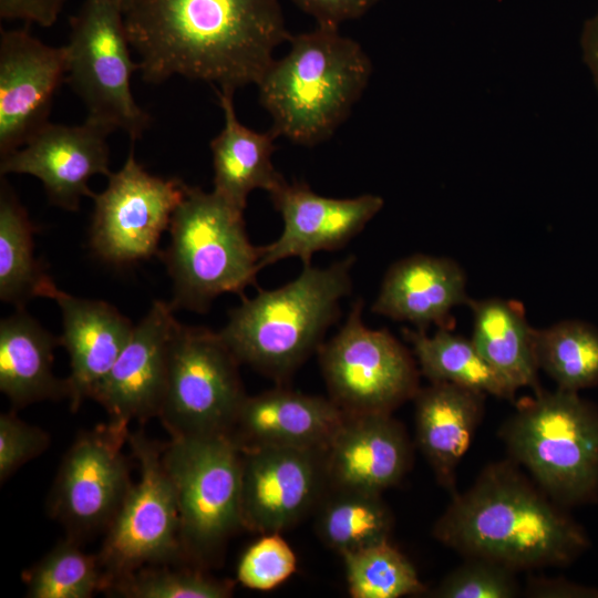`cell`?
I'll return each instance as SVG.
<instances>
[{
    "label": "cell",
    "mask_w": 598,
    "mask_h": 598,
    "mask_svg": "<svg viewBox=\"0 0 598 598\" xmlns=\"http://www.w3.org/2000/svg\"><path fill=\"white\" fill-rule=\"evenodd\" d=\"M297 569V557L280 533L262 534L243 554L237 566L239 582L255 590H270Z\"/></svg>",
    "instance_id": "cell-35"
},
{
    "label": "cell",
    "mask_w": 598,
    "mask_h": 598,
    "mask_svg": "<svg viewBox=\"0 0 598 598\" xmlns=\"http://www.w3.org/2000/svg\"><path fill=\"white\" fill-rule=\"evenodd\" d=\"M127 444L138 462L140 478L106 529L97 553L102 592L112 581L140 568L187 559L175 488L162 458L164 444L141 431L130 432Z\"/></svg>",
    "instance_id": "cell-9"
},
{
    "label": "cell",
    "mask_w": 598,
    "mask_h": 598,
    "mask_svg": "<svg viewBox=\"0 0 598 598\" xmlns=\"http://www.w3.org/2000/svg\"><path fill=\"white\" fill-rule=\"evenodd\" d=\"M128 423L109 420L79 434L64 454L48 512L78 540L106 532L133 482L124 446Z\"/></svg>",
    "instance_id": "cell-12"
},
{
    "label": "cell",
    "mask_w": 598,
    "mask_h": 598,
    "mask_svg": "<svg viewBox=\"0 0 598 598\" xmlns=\"http://www.w3.org/2000/svg\"><path fill=\"white\" fill-rule=\"evenodd\" d=\"M233 90H217L224 126L212 140L214 192L245 212L255 189L274 192L286 182L272 164L275 138L271 131L256 132L237 118Z\"/></svg>",
    "instance_id": "cell-24"
},
{
    "label": "cell",
    "mask_w": 598,
    "mask_h": 598,
    "mask_svg": "<svg viewBox=\"0 0 598 598\" xmlns=\"http://www.w3.org/2000/svg\"><path fill=\"white\" fill-rule=\"evenodd\" d=\"M162 259L173 283L169 305L205 312L223 293H238L256 285L261 247L246 233L244 212L214 190L186 186L169 227Z\"/></svg>",
    "instance_id": "cell-6"
},
{
    "label": "cell",
    "mask_w": 598,
    "mask_h": 598,
    "mask_svg": "<svg viewBox=\"0 0 598 598\" xmlns=\"http://www.w3.org/2000/svg\"><path fill=\"white\" fill-rule=\"evenodd\" d=\"M103 592L124 598H227L233 584L199 569L151 565L112 581Z\"/></svg>",
    "instance_id": "cell-33"
},
{
    "label": "cell",
    "mask_w": 598,
    "mask_h": 598,
    "mask_svg": "<svg viewBox=\"0 0 598 598\" xmlns=\"http://www.w3.org/2000/svg\"><path fill=\"white\" fill-rule=\"evenodd\" d=\"M244 528L281 533L313 511L328 488L324 452L283 446L240 450Z\"/></svg>",
    "instance_id": "cell-14"
},
{
    "label": "cell",
    "mask_w": 598,
    "mask_h": 598,
    "mask_svg": "<svg viewBox=\"0 0 598 598\" xmlns=\"http://www.w3.org/2000/svg\"><path fill=\"white\" fill-rule=\"evenodd\" d=\"M169 302L155 300L99 384L92 400L111 420L131 423L159 414L167 384L172 339L178 321Z\"/></svg>",
    "instance_id": "cell-18"
},
{
    "label": "cell",
    "mask_w": 598,
    "mask_h": 598,
    "mask_svg": "<svg viewBox=\"0 0 598 598\" xmlns=\"http://www.w3.org/2000/svg\"><path fill=\"white\" fill-rule=\"evenodd\" d=\"M421 375L430 382H447L504 400H514L517 389L481 354L472 339L453 333L447 327L433 336L404 328Z\"/></svg>",
    "instance_id": "cell-27"
},
{
    "label": "cell",
    "mask_w": 598,
    "mask_h": 598,
    "mask_svg": "<svg viewBox=\"0 0 598 598\" xmlns=\"http://www.w3.org/2000/svg\"><path fill=\"white\" fill-rule=\"evenodd\" d=\"M486 394L430 382L413 398L416 445L441 486L454 493L455 472L482 421Z\"/></svg>",
    "instance_id": "cell-23"
},
{
    "label": "cell",
    "mask_w": 598,
    "mask_h": 598,
    "mask_svg": "<svg viewBox=\"0 0 598 598\" xmlns=\"http://www.w3.org/2000/svg\"><path fill=\"white\" fill-rule=\"evenodd\" d=\"M472 341L487 362L517 390L539 391L534 330L519 303L499 298L470 299Z\"/></svg>",
    "instance_id": "cell-26"
},
{
    "label": "cell",
    "mask_w": 598,
    "mask_h": 598,
    "mask_svg": "<svg viewBox=\"0 0 598 598\" xmlns=\"http://www.w3.org/2000/svg\"><path fill=\"white\" fill-rule=\"evenodd\" d=\"M61 346L24 308L0 322V391L13 406L68 398L66 379L53 374V352Z\"/></svg>",
    "instance_id": "cell-25"
},
{
    "label": "cell",
    "mask_w": 598,
    "mask_h": 598,
    "mask_svg": "<svg viewBox=\"0 0 598 598\" xmlns=\"http://www.w3.org/2000/svg\"><path fill=\"white\" fill-rule=\"evenodd\" d=\"M43 298L56 302L62 313L60 343L69 353L66 378L70 408L76 412L92 399L127 343L134 324L114 306L103 300L72 296L52 281Z\"/></svg>",
    "instance_id": "cell-21"
},
{
    "label": "cell",
    "mask_w": 598,
    "mask_h": 598,
    "mask_svg": "<svg viewBox=\"0 0 598 598\" xmlns=\"http://www.w3.org/2000/svg\"><path fill=\"white\" fill-rule=\"evenodd\" d=\"M32 224L12 188L0 182V299L22 309L53 281L34 258Z\"/></svg>",
    "instance_id": "cell-28"
},
{
    "label": "cell",
    "mask_w": 598,
    "mask_h": 598,
    "mask_svg": "<svg viewBox=\"0 0 598 598\" xmlns=\"http://www.w3.org/2000/svg\"><path fill=\"white\" fill-rule=\"evenodd\" d=\"M66 0H0V17L40 27L53 25Z\"/></svg>",
    "instance_id": "cell-38"
},
{
    "label": "cell",
    "mask_w": 598,
    "mask_h": 598,
    "mask_svg": "<svg viewBox=\"0 0 598 598\" xmlns=\"http://www.w3.org/2000/svg\"><path fill=\"white\" fill-rule=\"evenodd\" d=\"M50 435L20 420L13 411L0 415V481L3 483L27 462L42 454Z\"/></svg>",
    "instance_id": "cell-36"
},
{
    "label": "cell",
    "mask_w": 598,
    "mask_h": 598,
    "mask_svg": "<svg viewBox=\"0 0 598 598\" xmlns=\"http://www.w3.org/2000/svg\"><path fill=\"white\" fill-rule=\"evenodd\" d=\"M466 283L465 271L455 260L411 255L388 269L371 310L422 331L431 324L446 327L451 311L470 300Z\"/></svg>",
    "instance_id": "cell-22"
},
{
    "label": "cell",
    "mask_w": 598,
    "mask_h": 598,
    "mask_svg": "<svg viewBox=\"0 0 598 598\" xmlns=\"http://www.w3.org/2000/svg\"><path fill=\"white\" fill-rule=\"evenodd\" d=\"M324 461L328 487L381 494L410 470L412 446L392 413L347 414Z\"/></svg>",
    "instance_id": "cell-19"
},
{
    "label": "cell",
    "mask_w": 598,
    "mask_h": 598,
    "mask_svg": "<svg viewBox=\"0 0 598 598\" xmlns=\"http://www.w3.org/2000/svg\"><path fill=\"white\" fill-rule=\"evenodd\" d=\"M363 301L352 305L339 331L318 350L329 398L346 414L392 413L420 389V370L389 330L368 328Z\"/></svg>",
    "instance_id": "cell-11"
},
{
    "label": "cell",
    "mask_w": 598,
    "mask_h": 598,
    "mask_svg": "<svg viewBox=\"0 0 598 598\" xmlns=\"http://www.w3.org/2000/svg\"><path fill=\"white\" fill-rule=\"evenodd\" d=\"M353 265V256L326 268L306 265L277 289L243 296L219 334L240 363L279 383L287 380L318 352L338 320L340 301L352 289Z\"/></svg>",
    "instance_id": "cell-4"
},
{
    "label": "cell",
    "mask_w": 598,
    "mask_h": 598,
    "mask_svg": "<svg viewBox=\"0 0 598 598\" xmlns=\"http://www.w3.org/2000/svg\"><path fill=\"white\" fill-rule=\"evenodd\" d=\"M239 364L219 332L177 323L158 414L171 437L228 435L247 396Z\"/></svg>",
    "instance_id": "cell-10"
},
{
    "label": "cell",
    "mask_w": 598,
    "mask_h": 598,
    "mask_svg": "<svg viewBox=\"0 0 598 598\" xmlns=\"http://www.w3.org/2000/svg\"><path fill=\"white\" fill-rule=\"evenodd\" d=\"M536 363L557 389L579 392L598 384V329L580 320H563L534 330Z\"/></svg>",
    "instance_id": "cell-30"
},
{
    "label": "cell",
    "mask_w": 598,
    "mask_h": 598,
    "mask_svg": "<svg viewBox=\"0 0 598 598\" xmlns=\"http://www.w3.org/2000/svg\"><path fill=\"white\" fill-rule=\"evenodd\" d=\"M144 81L174 75L236 91L258 84L291 34L280 0H132L124 11Z\"/></svg>",
    "instance_id": "cell-1"
},
{
    "label": "cell",
    "mask_w": 598,
    "mask_h": 598,
    "mask_svg": "<svg viewBox=\"0 0 598 598\" xmlns=\"http://www.w3.org/2000/svg\"><path fill=\"white\" fill-rule=\"evenodd\" d=\"M162 458L176 493L186 557L207 561L244 529L240 450L227 434L171 437Z\"/></svg>",
    "instance_id": "cell-7"
},
{
    "label": "cell",
    "mask_w": 598,
    "mask_h": 598,
    "mask_svg": "<svg viewBox=\"0 0 598 598\" xmlns=\"http://www.w3.org/2000/svg\"><path fill=\"white\" fill-rule=\"evenodd\" d=\"M353 598H400L427 594L413 564L390 540L342 555Z\"/></svg>",
    "instance_id": "cell-32"
},
{
    "label": "cell",
    "mask_w": 598,
    "mask_h": 598,
    "mask_svg": "<svg viewBox=\"0 0 598 598\" xmlns=\"http://www.w3.org/2000/svg\"><path fill=\"white\" fill-rule=\"evenodd\" d=\"M580 45L582 59L590 71L598 92V10L591 18L585 21Z\"/></svg>",
    "instance_id": "cell-40"
},
{
    "label": "cell",
    "mask_w": 598,
    "mask_h": 598,
    "mask_svg": "<svg viewBox=\"0 0 598 598\" xmlns=\"http://www.w3.org/2000/svg\"><path fill=\"white\" fill-rule=\"evenodd\" d=\"M432 535L465 558L515 571L568 566L590 547L584 527L509 457L488 464L468 488L452 493Z\"/></svg>",
    "instance_id": "cell-2"
},
{
    "label": "cell",
    "mask_w": 598,
    "mask_h": 598,
    "mask_svg": "<svg viewBox=\"0 0 598 598\" xmlns=\"http://www.w3.org/2000/svg\"><path fill=\"white\" fill-rule=\"evenodd\" d=\"M66 73L65 45H48L23 29L1 30L0 158L49 123L53 97Z\"/></svg>",
    "instance_id": "cell-15"
},
{
    "label": "cell",
    "mask_w": 598,
    "mask_h": 598,
    "mask_svg": "<svg viewBox=\"0 0 598 598\" xmlns=\"http://www.w3.org/2000/svg\"><path fill=\"white\" fill-rule=\"evenodd\" d=\"M515 573L489 559L466 557L427 594L433 598H515L523 592Z\"/></svg>",
    "instance_id": "cell-34"
},
{
    "label": "cell",
    "mask_w": 598,
    "mask_h": 598,
    "mask_svg": "<svg viewBox=\"0 0 598 598\" xmlns=\"http://www.w3.org/2000/svg\"><path fill=\"white\" fill-rule=\"evenodd\" d=\"M23 581L30 598H90L103 590L97 554L85 553L69 536L27 570Z\"/></svg>",
    "instance_id": "cell-31"
},
{
    "label": "cell",
    "mask_w": 598,
    "mask_h": 598,
    "mask_svg": "<svg viewBox=\"0 0 598 598\" xmlns=\"http://www.w3.org/2000/svg\"><path fill=\"white\" fill-rule=\"evenodd\" d=\"M70 25L66 82L84 103L86 118L135 142L151 116L131 89L140 64L131 55L123 11L113 0H85Z\"/></svg>",
    "instance_id": "cell-8"
},
{
    "label": "cell",
    "mask_w": 598,
    "mask_h": 598,
    "mask_svg": "<svg viewBox=\"0 0 598 598\" xmlns=\"http://www.w3.org/2000/svg\"><path fill=\"white\" fill-rule=\"evenodd\" d=\"M508 456L565 508L598 499V408L561 389L523 399L498 431Z\"/></svg>",
    "instance_id": "cell-5"
},
{
    "label": "cell",
    "mask_w": 598,
    "mask_h": 598,
    "mask_svg": "<svg viewBox=\"0 0 598 598\" xmlns=\"http://www.w3.org/2000/svg\"><path fill=\"white\" fill-rule=\"evenodd\" d=\"M346 416L330 398L278 386L247 395L228 435L239 450L283 446L326 452Z\"/></svg>",
    "instance_id": "cell-20"
},
{
    "label": "cell",
    "mask_w": 598,
    "mask_h": 598,
    "mask_svg": "<svg viewBox=\"0 0 598 598\" xmlns=\"http://www.w3.org/2000/svg\"><path fill=\"white\" fill-rule=\"evenodd\" d=\"M105 189L93 195L90 247L101 260L127 266L157 254L186 184L150 174L135 158L134 142L127 157L107 176Z\"/></svg>",
    "instance_id": "cell-13"
},
{
    "label": "cell",
    "mask_w": 598,
    "mask_h": 598,
    "mask_svg": "<svg viewBox=\"0 0 598 598\" xmlns=\"http://www.w3.org/2000/svg\"><path fill=\"white\" fill-rule=\"evenodd\" d=\"M317 507L316 532L341 556L390 539L393 516L379 493L328 487Z\"/></svg>",
    "instance_id": "cell-29"
},
{
    "label": "cell",
    "mask_w": 598,
    "mask_h": 598,
    "mask_svg": "<svg viewBox=\"0 0 598 598\" xmlns=\"http://www.w3.org/2000/svg\"><path fill=\"white\" fill-rule=\"evenodd\" d=\"M306 14L312 17L317 25L337 28L340 24L365 14L378 0H290Z\"/></svg>",
    "instance_id": "cell-37"
},
{
    "label": "cell",
    "mask_w": 598,
    "mask_h": 598,
    "mask_svg": "<svg viewBox=\"0 0 598 598\" xmlns=\"http://www.w3.org/2000/svg\"><path fill=\"white\" fill-rule=\"evenodd\" d=\"M269 195L283 228L275 241L261 247L260 269L289 257L310 265L313 254L342 248L384 204L374 194L332 198L315 193L306 183L287 181Z\"/></svg>",
    "instance_id": "cell-17"
},
{
    "label": "cell",
    "mask_w": 598,
    "mask_h": 598,
    "mask_svg": "<svg viewBox=\"0 0 598 598\" xmlns=\"http://www.w3.org/2000/svg\"><path fill=\"white\" fill-rule=\"evenodd\" d=\"M289 52L270 63L257 86L271 131L300 145L328 140L367 87L372 64L339 29L317 25L291 35Z\"/></svg>",
    "instance_id": "cell-3"
},
{
    "label": "cell",
    "mask_w": 598,
    "mask_h": 598,
    "mask_svg": "<svg viewBox=\"0 0 598 598\" xmlns=\"http://www.w3.org/2000/svg\"><path fill=\"white\" fill-rule=\"evenodd\" d=\"M111 133L87 118L80 125L49 122L23 146L0 158V175L34 176L43 184L50 204L76 212L82 197L94 195L90 179L112 173L107 144Z\"/></svg>",
    "instance_id": "cell-16"
},
{
    "label": "cell",
    "mask_w": 598,
    "mask_h": 598,
    "mask_svg": "<svg viewBox=\"0 0 598 598\" xmlns=\"http://www.w3.org/2000/svg\"><path fill=\"white\" fill-rule=\"evenodd\" d=\"M523 592L530 598H598L597 587L546 576L529 577Z\"/></svg>",
    "instance_id": "cell-39"
},
{
    "label": "cell",
    "mask_w": 598,
    "mask_h": 598,
    "mask_svg": "<svg viewBox=\"0 0 598 598\" xmlns=\"http://www.w3.org/2000/svg\"><path fill=\"white\" fill-rule=\"evenodd\" d=\"M113 1L121 8V10L124 13L125 9L128 7L132 0H113Z\"/></svg>",
    "instance_id": "cell-41"
}]
</instances>
